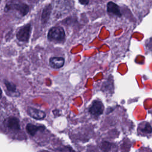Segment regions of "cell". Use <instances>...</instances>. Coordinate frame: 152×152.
Segmentation results:
<instances>
[{
	"mask_svg": "<svg viewBox=\"0 0 152 152\" xmlns=\"http://www.w3.org/2000/svg\"><path fill=\"white\" fill-rule=\"evenodd\" d=\"M79 2L82 5H87L89 2V0H78Z\"/></svg>",
	"mask_w": 152,
	"mask_h": 152,
	"instance_id": "obj_13",
	"label": "cell"
},
{
	"mask_svg": "<svg viewBox=\"0 0 152 152\" xmlns=\"http://www.w3.org/2000/svg\"><path fill=\"white\" fill-rule=\"evenodd\" d=\"M4 10L5 11L15 10L18 12L21 16H24L28 13L29 11V7L27 5L23 3L9 4L5 6Z\"/></svg>",
	"mask_w": 152,
	"mask_h": 152,
	"instance_id": "obj_2",
	"label": "cell"
},
{
	"mask_svg": "<svg viewBox=\"0 0 152 152\" xmlns=\"http://www.w3.org/2000/svg\"><path fill=\"white\" fill-rule=\"evenodd\" d=\"M28 115L35 119H43L46 117V113L39 109L33 107H28L27 109Z\"/></svg>",
	"mask_w": 152,
	"mask_h": 152,
	"instance_id": "obj_7",
	"label": "cell"
},
{
	"mask_svg": "<svg viewBox=\"0 0 152 152\" xmlns=\"http://www.w3.org/2000/svg\"><path fill=\"white\" fill-rule=\"evenodd\" d=\"M5 127L11 131H18L20 129V121L18 118L14 116H10L6 118L4 121Z\"/></svg>",
	"mask_w": 152,
	"mask_h": 152,
	"instance_id": "obj_5",
	"label": "cell"
},
{
	"mask_svg": "<svg viewBox=\"0 0 152 152\" xmlns=\"http://www.w3.org/2000/svg\"><path fill=\"white\" fill-rule=\"evenodd\" d=\"M49 65L54 69H59L62 67L65 63V60L62 57H52L49 59Z\"/></svg>",
	"mask_w": 152,
	"mask_h": 152,
	"instance_id": "obj_8",
	"label": "cell"
},
{
	"mask_svg": "<svg viewBox=\"0 0 152 152\" xmlns=\"http://www.w3.org/2000/svg\"><path fill=\"white\" fill-rule=\"evenodd\" d=\"M138 132L140 135L150 138L152 137V126L147 121H143L138 124Z\"/></svg>",
	"mask_w": 152,
	"mask_h": 152,
	"instance_id": "obj_4",
	"label": "cell"
},
{
	"mask_svg": "<svg viewBox=\"0 0 152 152\" xmlns=\"http://www.w3.org/2000/svg\"><path fill=\"white\" fill-rule=\"evenodd\" d=\"M31 33V25L27 24L20 27L16 34L17 39L21 42H27Z\"/></svg>",
	"mask_w": 152,
	"mask_h": 152,
	"instance_id": "obj_3",
	"label": "cell"
},
{
	"mask_svg": "<svg viewBox=\"0 0 152 152\" xmlns=\"http://www.w3.org/2000/svg\"><path fill=\"white\" fill-rule=\"evenodd\" d=\"M107 11L109 13L118 17L121 16V13L119 7L113 2H109L107 4Z\"/></svg>",
	"mask_w": 152,
	"mask_h": 152,
	"instance_id": "obj_10",
	"label": "cell"
},
{
	"mask_svg": "<svg viewBox=\"0 0 152 152\" xmlns=\"http://www.w3.org/2000/svg\"><path fill=\"white\" fill-rule=\"evenodd\" d=\"M65 31L61 27H52L48 33V39L50 41L61 42L65 39Z\"/></svg>",
	"mask_w": 152,
	"mask_h": 152,
	"instance_id": "obj_1",
	"label": "cell"
},
{
	"mask_svg": "<svg viewBox=\"0 0 152 152\" xmlns=\"http://www.w3.org/2000/svg\"><path fill=\"white\" fill-rule=\"evenodd\" d=\"M52 6L50 4H48L45 6V7L43 8L42 14V22L43 24H45L48 21L51 11H52Z\"/></svg>",
	"mask_w": 152,
	"mask_h": 152,
	"instance_id": "obj_11",
	"label": "cell"
},
{
	"mask_svg": "<svg viewBox=\"0 0 152 152\" xmlns=\"http://www.w3.org/2000/svg\"><path fill=\"white\" fill-rule=\"evenodd\" d=\"M4 84L5 85V87H6L7 90L9 92H10L12 94H15L16 93H18L15 84H14V83H12L11 82L8 81L7 80H4Z\"/></svg>",
	"mask_w": 152,
	"mask_h": 152,
	"instance_id": "obj_12",
	"label": "cell"
},
{
	"mask_svg": "<svg viewBox=\"0 0 152 152\" xmlns=\"http://www.w3.org/2000/svg\"><path fill=\"white\" fill-rule=\"evenodd\" d=\"M45 127L40 125H35L31 124H28L26 126L27 132L31 136H34L39 131H43Z\"/></svg>",
	"mask_w": 152,
	"mask_h": 152,
	"instance_id": "obj_9",
	"label": "cell"
},
{
	"mask_svg": "<svg viewBox=\"0 0 152 152\" xmlns=\"http://www.w3.org/2000/svg\"><path fill=\"white\" fill-rule=\"evenodd\" d=\"M104 106L103 103L99 100H94L91 106L89 107L88 111L91 115L95 116H98L102 114Z\"/></svg>",
	"mask_w": 152,
	"mask_h": 152,
	"instance_id": "obj_6",
	"label": "cell"
},
{
	"mask_svg": "<svg viewBox=\"0 0 152 152\" xmlns=\"http://www.w3.org/2000/svg\"><path fill=\"white\" fill-rule=\"evenodd\" d=\"M148 112L150 113V114L151 115V117H152V109H150V110H148Z\"/></svg>",
	"mask_w": 152,
	"mask_h": 152,
	"instance_id": "obj_14",
	"label": "cell"
}]
</instances>
